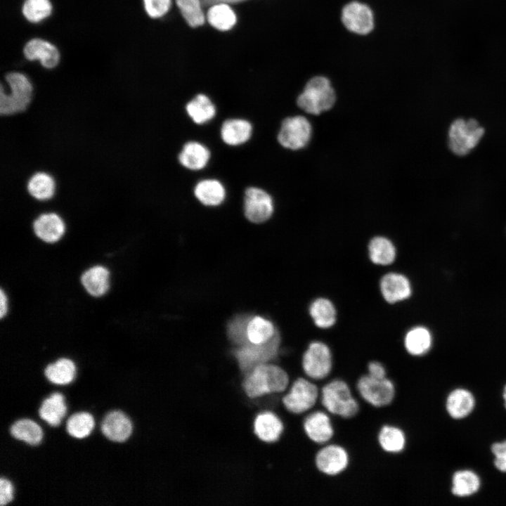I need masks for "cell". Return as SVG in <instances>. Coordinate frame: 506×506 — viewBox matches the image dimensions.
Instances as JSON below:
<instances>
[{
  "mask_svg": "<svg viewBox=\"0 0 506 506\" xmlns=\"http://www.w3.org/2000/svg\"><path fill=\"white\" fill-rule=\"evenodd\" d=\"M309 314L314 324L322 329L332 327L337 320V311L333 303L328 299L319 297L309 306Z\"/></svg>",
  "mask_w": 506,
  "mask_h": 506,
  "instance_id": "26",
  "label": "cell"
},
{
  "mask_svg": "<svg viewBox=\"0 0 506 506\" xmlns=\"http://www.w3.org/2000/svg\"><path fill=\"white\" fill-rule=\"evenodd\" d=\"M44 374L51 382L65 385L73 381L76 375V366L72 360L62 358L48 365Z\"/></svg>",
  "mask_w": 506,
  "mask_h": 506,
  "instance_id": "31",
  "label": "cell"
},
{
  "mask_svg": "<svg viewBox=\"0 0 506 506\" xmlns=\"http://www.w3.org/2000/svg\"><path fill=\"white\" fill-rule=\"evenodd\" d=\"M244 212L246 218L252 223L264 222L273 212V200L261 188H248L245 193Z\"/></svg>",
  "mask_w": 506,
  "mask_h": 506,
  "instance_id": "11",
  "label": "cell"
},
{
  "mask_svg": "<svg viewBox=\"0 0 506 506\" xmlns=\"http://www.w3.org/2000/svg\"><path fill=\"white\" fill-rule=\"evenodd\" d=\"M320 396L323 406L332 415L351 418L358 413V403L343 380L335 379L324 385Z\"/></svg>",
  "mask_w": 506,
  "mask_h": 506,
  "instance_id": "3",
  "label": "cell"
},
{
  "mask_svg": "<svg viewBox=\"0 0 506 506\" xmlns=\"http://www.w3.org/2000/svg\"><path fill=\"white\" fill-rule=\"evenodd\" d=\"M10 93L0 89V114L11 115L24 111L31 101L32 86L28 78L20 72H10L6 76Z\"/></svg>",
  "mask_w": 506,
  "mask_h": 506,
  "instance_id": "5",
  "label": "cell"
},
{
  "mask_svg": "<svg viewBox=\"0 0 506 506\" xmlns=\"http://www.w3.org/2000/svg\"><path fill=\"white\" fill-rule=\"evenodd\" d=\"M93 417L89 413H77L67 420L66 429L70 436L77 439L88 436L94 428Z\"/></svg>",
  "mask_w": 506,
  "mask_h": 506,
  "instance_id": "37",
  "label": "cell"
},
{
  "mask_svg": "<svg viewBox=\"0 0 506 506\" xmlns=\"http://www.w3.org/2000/svg\"><path fill=\"white\" fill-rule=\"evenodd\" d=\"M252 132L251 124L242 119L226 120L221 128V136L229 145H239L247 142Z\"/></svg>",
  "mask_w": 506,
  "mask_h": 506,
  "instance_id": "22",
  "label": "cell"
},
{
  "mask_svg": "<svg viewBox=\"0 0 506 506\" xmlns=\"http://www.w3.org/2000/svg\"><path fill=\"white\" fill-rule=\"evenodd\" d=\"M336 95L330 80L322 76L311 78L298 96V106L312 115H320L332 108Z\"/></svg>",
  "mask_w": 506,
  "mask_h": 506,
  "instance_id": "4",
  "label": "cell"
},
{
  "mask_svg": "<svg viewBox=\"0 0 506 506\" xmlns=\"http://www.w3.org/2000/svg\"><path fill=\"white\" fill-rule=\"evenodd\" d=\"M491 450L495 456L494 463L496 468L506 472V440L494 443Z\"/></svg>",
  "mask_w": 506,
  "mask_h": 506,
  "instance_id": "42",
  "label": "cell"
},
{
  "mask_svg": "<svg viewBox=\"0 0 506 506\" xmlns=\"http://www.w3.org/2000/svg\"><path fill=\"white\" fill-rule=\"evenodd\" d=\"M11 434L16 439L35 446L39 444L43 437L40 426L30 419H22L16 421L10 429Z\"/></svg>",
  "mask_w": 506,
  "mask_h": 506,
  "instance_id": "35",
  "label": "cell"
},
{
  "mask_svg": "<svg viewBox=\"0 0 506 506\" xmlns=\"http://www.w3.org/2000/svg\"><path fill=\"white\" fill-rule=\"evenodd\" d=\"M252 316L241 314L235 316L228 324L227 333L232 343L237 346L248 342L246 335L247 323Z\"/></svg>",
  "mask_w": 506,
  "mask_h": 506,
  "instance_id": "40",
  "label": "cell"
},
{
  "mask_svg": "<svg viewBox=\"0 0 506 506\" xmlns=\"http://www.w3.org/2000/svg\"><path fill=\"white\" fill-rule=\"evenodd\" d=\"M103 434L110 440L123 442L131 434L132 424L123 412L111 411L103 418L101 424Z\"/></svg>",
  "mask_w": 506,
  "mask_h": 506,
  "instance_id": "17",
  "label": "cell"
},
{
  "mask_svg": "<svg viewBox=\"0 0 506 506\" xmlns=\"http://www.w3.org/2000/svg\"><path fill=\"white\" fill-rule=\"evenodd\" d=\"M277 331L271 320L259 316H252L247 325V339L251 344H264L268 342Z\"/></svg>",
  "mask_w": 506,
  "mask_h": 506,
  "instance_id": "27",
  "label": "cell"
},
{
  "mask_svg": "<svg viewBox=\"0 0 506 506\" xmlns=\"http://www.w3.org/2000/svg\"><path fill=\"white\" fill-rule=\"evenodd\" d=\"M13 486L6 479H0V505H5L13 500Z\"/></svg>",
  "mask_w": 506,
  "mask_h": 506,
  "instance_id": "43",
  "label": "cell"
},
{
  "mask_svg": "<svg viewBox=\"0 0 506 506\" xmlns=\"http://www.w3.org/2000/svg\"><path fill=\"white\" fill-rule=\"evenodd\" d=\"M309 120L300 115L285 119L278 134V141L285 148L299 150L306 146L311 136Z\"/></svg>",
  "mask_w": 506,
  "mask_h": 506,
  "instance_id": "10",
  "label": "cell"
},
{
  "mask_svg": "<svg viewBox=\"0 0 506 506\" xmlns=\"http://www.w3.org/2000/svg\"><path fill=\"white\" fill-rule=\"evenodd\" d=\"M301 365L309 378L314 380L325 379L332 368L330 349L320 341L311 342L303 354Z\"/></svg>",
  "mask_w": 506,
  "mask_h": 506,
  "instance_id": "7",
  "label": "cell"
},
{
  "mask_svg": "<svg viewBox=\"0 0 506 506\" xmlns=\"http://www.w3.org/2000/svg\"><path fill=\"white\" fill-rule=\"evenodd\" d=\"M289 381V376L284 369L267 363L255 367L245 375L242 389L248 397L254 398L266 394L284 391Z\"/></svg>",
  "mask_w": 506,
  "mask_h": 506,
  "instance_id": "1",
  "label": "cell"
},
{
  "mask_svg": "<svg viewBox=\"0 0 506 506\" xmlns=\"http://www.w3.org/2000/svg\"><path fill=\"white\" fill-rule=\"evenodd\" d=\"M320 396L318 387L304 377L294 381L290 391L283 397L285 408L294 414H301L311 409Z\"/></svg>",
  "mask_w": 506,
  "mask_h": 506,
  "instance_id": "8",
  "label": "cell"
},
{
  "mask_svg": "<svg viewBox=\"0 0 506 506\" xmlns=\"http://www.w3.org/2000/svg\"><path fill=\"white\" fill-rule=\"evenodd\" d=\"M0 317L3 318L6 316L8 309V297L3 289L0 291Z\"/></svg>",
  "mask_w": 506,
  "mask_h": 506,
  "instance_id": "45",
  "label": "cell"
},
{
  "mask_svg": "<svg viewBox=\"0 0 506 506\" xmlns=\"http://www.w3.org/2000/svg\"><path fill=\"white\" fill-rule=\"evenodd\" d=\"M368 375L377 379L387 377V371L384 366L378 361H371L368 365Z\"/></svg>",
  "mask_w": 506,
  "mask_h": 506,
  "instance_id": "44",
  "label": "cell"
},
{
  "mask_svg": "<svg viewBox=\"0 0 506 506\" xmlns=\"http://www.w3.org/2000/svg\"><path fill=\"white\" fill-rule=\"evenodd\" d=\"M177 7L190 27H197L205 22L202 0H176Z\"/></svg>",
  "mask_w": 506,
  "mask_h": 506,
  "instance_id": "38",
  "label": "cell"
},
{
  "mask_svg": "<svg viewBox=\"0 0 506 506\" xmlns=\"http://www.w3.org/2000/svg\"><path fill=\"white\" fill-rule=\"evenodd\" d=\"M210 153L205 145L198 142L190 141L183 147L179 160L187 169L199 170L207 165Z\"/></svg>",
  "mask_w": 506,
  "mask_h": 506,
  "instance_id": "23",
  "label": "cell"
},
{
  "mask_svg": "<svg viewBox=\"0 0 506 506\" xmlns=\"http://www.w3.org/2000/svg\"><path fill=\"white\" fill-rule=\"evenodd\" d=\"M284 429L281 420L273 413L265 411L259 413L254 420V433L262 441H277Z\"/></svg>",
  "mask_w": 506,
  "mask_h": 506,
  "instance_id": "19",
  "label": "cell"
},
{
  "mask_svg": "<svg viewBox=\"0 0 506 506\" xmlns=\"http://www.w3.org/2000/svg\"><path fill=\"white\" fill-rule=\"evenodd\" d=\"M432 337L427 328L417 326L410 329L404 338V346L406 351L415 357H422L432 349Z\"/></svg>",
  "mask_w": 506,
  "mask_h": 506,
  "instance_id": "21",
  "label": "cell"
},
{
  "mask_svg": "<svg viewBox=\"0 0 506 506\" xmlns=\"http://www.w3.org/2000/svg\"><path fill=\"white\" fill-rule=\"evenodd\" d=\"M23 53L30 60H39L46 68L56 67L60 58L56 47L50 42L41 39H32L25 46Z\"/></svg>",
  "mask_w": 506,
  "mask_h": 506,
  "instance_id": "18",
  "label": "cell"
},
{
  "mask_svg": "<svg viewBox=\"0 0 506 506\" xmlns=\"http://www.w3.org/2000/svg\"><path fill=\"white\" fill-rule=\"evenodd\" d=\"M378 443L383 450L389 453L402 452L406 446L407 438L404 432L395 426L384 425L378 434Z\"/></svg>",
  "mask_w": 506,
  "mask_h": 506,
  "instance_id": "30",
  "label": "cell"
},
{
  "mask_svg": "<svg viewBox=\"0 0 506 506\" xmlns=\"http://www.w3.org/2000/svg\"><path fill=\"white\" fill-rule=\"evenodd\" d=\"M474 398L470 391L465 389H456L448 395L446 401V409L454 419H461L467 416L473 410Z\"/></svg>",
  "mask_w": 506,
  "mask_h": 506,
  "instance_id": "24",
  "label": "cell"
},
{
  "mask_svg": "<svg viewBox=\"0 0 506 506\" xmlns=\"http://www.w3.org/2000/svg\"><path fill=\"white\" fill-rule=\"evenodd\" d=\"M67 412L62 394L56 392L45 398L39 410L40 417L53 427L58 426Z\"/></svg>",
  "mask_w": 506,
  "mask_h": 506,
  "instance_id": "25",
  "label": "cell"
},
{
  "mask_svg": "<svg viewBox=\"0 0 506 506\" xmlns=\"http://www.w3.org/2000/svg\"><path fill=\"white\" fill-rule=\"evenodd\" d=\"M303 427L307 437L313 443L324 444L334 435V429L328 415L323 411H315L304 420Z\"/></svg>",
  "mask_w": 506,
  "mask_h": 506,
  "instance_id": "15",
  "label": "cell"
},
{
  "mask_svg": "<svg viewBox=\"0 0 506 506\" xmlns=\"http://www.w3.org/2000/svg\"><path fill=\"white\" fill-rule=\"evenodd\" d=\"M52 11L49 0H25L22 6L25 18L32 22H38L47 18Z\"/></svg>",
  "mask_w": 506,
  "mask_h": 506,
  "instance_id": "39",
  "label": "cell"
},
{
  "mask_svg": "<svg viewBox=\"0 0 506 506\" xmlns=\"http://www.w3.org/2000/svg\"><path fill=\"white\" fill-rule=\"evenodd\" d=\"M452 493L458 497L474 494L480 486L479 476L471 470H458L453 476Z\"/></svg>",
  "mask_w": 506,
  "mask_h": 506,
  "instance_id": "34",
  "label": "cell"
},
{
  "mask_svg": "<svg viewBox=\"0 0 506 506\" xmlns=\"http://www.w3.org/2000/svg\"><path fill=\"white\" fill-rule=\"evenodd\" d=\"M27 187L30 195L38 200H47L53 197L55 192L53 179L44 172L33 174Z\"/></svg>",
  "mask_w": 506,
  "mask_h": 506,
  "instance_id": "36",
  "label": "cell"
},
{
  "mask_svg": "<svg viewBox=\"0 0 506 506\" xmlns=\"http://www.w3.org/2000/svg\"><path fill=\"white\" fill-rule=\"evenodd\" d=\"M368 255L370 261L375 264L389 265L395 260L396 247L387 238L376 236L369 242Z\"/></svg>",
  "mask_w": 506,
  "mask_h": 506,
  "instance_id": "29",
  "label": "cell"
},
{
  "mask_svg": "<svg viewBox=\"0 0 506 506\" xmlns=\"http://www.w3.org/2000/svg\"><path fill=\"white\" fill-rule=\"evenodd\" d=\"M349 457L342 446L330 444L324 446L316 453L315 464L323 474L335 476L343 472L348 467Z\"/></svg>",
  "mask_w": 506,
  "mask_h": 506,
  "instance_id": "12",
  "label": "cell"
},
{
  "mask_svg": "<svg viewBox=\"0 0 506 506\" xmlns=\"http://www.w3.org/2000/svg\"><path fill=\"white\" fill-rule=\"evenodd\" d=\"M188 115L196 124H204L211 120L216 114L215 106L205 94H198L186 107Z\"/></svg>",
  "mask_w": 506,
  "mask_h": 506,
  "instance_id": "33",
  "label": "cell"
},
{
  "mask_svg": "<svg viewBox=\"0 0 506 506\" xmlns=\"http://www.w3.org/2000/svg\"><path fill=\"white\" fill-rule=\"evenodd\" d=\"M485 134V127L475 117H458L448 126V148L455 156H467L479 145Z\"/></svg>",
  "mask_w": 506,
  "mask_h": 506,
  "instance_id": "2",
  "label": "cell"
},
{
  "mask_svg": "<svg viewBox=\"0 0 506 506\" xmlns=\"http://www.w3.org/2000/svg\"><path fill=\"white\" fill-rule=\"evenodd\" d=\"M208 22L220 31H228L236 23L237 17L229 4L218 3L210 6L207 13Z\"/></svg>",
  "mask_w": 506,
  "mask_h": 506,
  "instance_id": "32",
  "label": "cell"
},
{
  "mask_svg": "<svg viewBox=\"0 0 506 506\" xmlns=\"http://www.w3.org/2000/svg\"><path fill=\"white\" fill-rule=\"evenodd\" d=\"M196 198L207 206L219 205L225 199L226 190L217 180L205 179L200 181L195 187Z\"/></svg>",
  "mask_w": 506,
  "mask_h": 506,
  "instance_id": "28",
  "label": "cell"
},
{
  "mask_svg": "<svg viewBox=\"0 0 506 506\" xmlns=\"http://www.w3.org/2000/svg\"><path fill=\"white\" fill-rule=\"evenodd\" d=\"M503 398H504L505 405L506 407V386L505 387L504 391H503Z\"/></svg>",
  "mask_w": 506,
  "mask_h": 506,
  "instance_id": "47",
  "label": "cell"
},
{
  "mask_svg": "<svg viewBox=\"0 0 506 506\" xmlns=\"http://www.w3.org/2000/svg\"><path fill=\"white\" fill-rule=\"evenodd\" d=\"M110 271L104 266L96 265L86 270L81 276L84 288L91 296L104 295L110 287Z\"/></svg>",
  "mask_w": 506,
  "mask_h": 506,
  "instance_id": "20",
  "label": "cell"
},
{
  "mask_svg": "<svg viewBox=\"0 0 506 506\" xmlns=\"http://www.w3.org/2000/svg\"><path fill=\"white\" fill-rule=\"evenodd\" d=\"M344 26L351 32L366 34L374 27V18L371 9L365 4L352 1L346 4L342 14Z\"/></svg>",
  "mask_w": 506,
  "mask_h": 506,
  "instance_id": "13",
  "label": "cell"
},
{
  "mask_svg": "<svg viewBox=\"0 0 506 506\" xmlns=\"http://www.w3.org/2000/svg\"><path fill=\"white\" fill-rule=\"evenodd\" d=\"M379 288L384 300L394 304L408 299L412 292L408 278L399 273H388L382 278Z\"/></svg>",
  "mask_w": 506,
  "mask_h": 506,
  "instance_id": "14",
  "label": "cell"
},
{
  "mask_svg": "<svg viewBox=\"0 0 506 506\" xmlns=\"http://www.w3.org/2000/svg\"><path fill=\"white\" fill-rule=\"evenodd\" d=\"M280 335L278 331L267 342L261 344L246 343L237 346L233 352L239 368L245 375L255 367L269 363L278 355L280 346Z\"/></svg>",
  "mask_w": 506,
  "mask_h": 506,
  "instance_id": "6",
  "label": "cell"
},
{
  "mask_svg": "<svg viewBox=\"0 0 506 506\" xmlns=\"http://www.w3.org/2000/svg\"><path fill=\"white\" fill-rule=\"evenodd\" d=\"M356 387L361 398L376 408L389 405L395 396L394 384L387 377L377 379L366 374L359 378Z\"/></svg>",
  "mask_w": 506,
  "mask_h": 506,
  "instance_id": "9",
  "label": "cell"
},
{
  "mask_svg": "<svg viewBox=\"0 0 506 506\" xmlns=\"http://www.w3.org/2000/svg\"><path fill=\"white\" fill-rule=\"evenodd\" d=\"M143 4L148 15L153 18H157L169 11L171 0H143Z\"/></svg>",
  "mask_w": 506,
  "mask_h": 506,
  "instance_id": "41",
  "label": "cell"
},
{
  "mask_svg": "<svg viewBox=\"0 0 506 506\" xmlns=\"http://www.w3.org/2000/svg\"><path fill=\"white\" fill-rule=\"evenodd\" d=\"M33 229L35 235L47 243L58 242L63 236L65 225L62 218L56 213H45L39 215L34 221Z\"/></svg>",
  "mask_w": 506,
  "mask_h": 506,
  "instance_id": "16",
  "label": "cell"
},
{
  "mask_svg": "<svg viewBox=\"0 0 506 506\" xmlns=\"http://www.w3.org/2000/svg\"><path fill=\"white\" fill-rule=\"evenodd\" d=\"M247 0H202V3L205 6H212L218 3H225L228 4H238Z\"/></svg>",
  "mask_w": 506,
  "mask_h": 506,
  "instance_id": "46",
  "label": "cell"
}]
</instances>
